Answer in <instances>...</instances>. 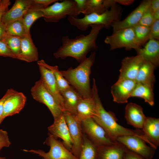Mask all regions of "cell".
I'll return each mask as SVG.
<instances>
[{"mask_svg": "<svg viewBox=\"0 0 159 159\" xmlns=\"http://www.w3.org/2000/svg\"><path fill=\"white\" fill-rule=\"evenodd\" d=\"M90 26L91 30L86 35L81 34L74 38H70L68 36L63 37L62 45L54 53L55 58L64 59L71 57L80 63L87 58L89 52L97 49L96 40L100 30L104 26L99 24Z\"/></svg>", "mask_w": 159, "mask_h": 159, "instance_id": "1", "label": "cell"}, {"mask_svg": "<svg viewBox=\"0 0 159 159\" xmlns=\"http://www.w3.org/2000/svg\"><path fill=\"white\" fill-rule=\"evenodd\" d=\"M92 97L96 105V114L93 117L95 121L100 126L109 136L113 140L116 141L119 137L126 135H134L139 137L150 146L153 145L146 137L142 130H132L125 128L117 122L115 115L111 112L107 111L102 104L98 94L95 80L93 79L92 88Z\"/></svg>", "mask_w": 159, "mask_h": 159, "instance_id": "2", "label": "cell"}, {"mask_svg": "<svg viewBox=\"0 0 159 159\" xmlns=\"http://www.w3.org/2000/svg\"><path fill=\"white\" fill-rule=\"evenodd\" d=\"M96 53L93 51L88 57L81 62L75 68L72 67L61 72L69 85L74 87L83 98L92 97L90 77Z\"/></svg>", "mask_w": 159, "mask_h": 159, "instance_id": "3", "label": "cell"}, {"mask_svg": "<svg viewBox=\"0 0 159 159\" xmlns=\"http://www.w3.org/2000/svg\"><path fill=\"white\" fill-rule=\"evenodd\" d=\"M122 11V7L116 3L110 10L107 9L101 14H91L80 19L69 16L68 19L72 25L82 31L87 30L89 26L95 24L102 25L105 28L108 29L113 22L120 20Z\"/></svg>", "mask_w": 159, "mask_h": 159, "instance_id": "4", "label": "cell"}, {"mask_svg": "<svg viewBox=\"0 0 159 159\" xmlns=\"http://www.w3.org/2000/svg\"><path fill=\"white\" fill-rule=\"evenodd\" d=\"M39 10L42 12L43 18L47 22H57L67 15L77 18L76 4L74 0L56 2L50 6Z\"/></svg>", "mask_w": 159, "mask_h": 159, "instance_id": "5", "label": "cell"}, {"mask_svg": "<svg viewBox=\"0 0 159 159\" xmlns=\"http://www.w3.org/2000/svg\"><path fill=\"white\" fill-rule=\"evenodd\" d=\"M105 42L109 44L110 50L124 48L126 50L134 49L135 51L142 47L136 39L133 27L118 30L105 38Z\"/></svg>", "mask_w": 159, "mask_h": 159, "instance_id": "6", "label": "cell"}, {"mask_svg": "<svg viewBox=\"0 0 159 159\" xmlns=\"http://www.w3.org/2000/svg\"><path fill=\"white\" fill-rule=\"evenodd\" d=\"M81 126L83 133L97 147L112 145L118 143L112 140L92 118L81 122Z\"/></svg>", "mask_w": 159, "mask_h": 159, "instance_id": "7", "label": "cell"}, {"mask_svg": "<svg viewBox=\"0 0 159 159\" xmlns=\"http://www.w3.org/2000/svg\"><path fill=\"white\" fill-rule=\"evenodd\" d=\"M45 143L50 147L48 152L41 150H23L37 154L42 157V159H78L65 148L62 142L55 139L49 133Z\"/></svg>", "mask_w": 159, "mask_h": 159, "instance_id": "8", "label": "cell"}, {"mask_svg": "<svg viewBox=\"0 0 159 159\" xmlns=\"http://www.w3.org/2000/svg\"><path fill=\"white\" fill-rule=\"evenodd\" d=\"M33 98L45 105L52 113L54 120L62 115L63 110L53 97L47 91L40 80L37 81L31 90Z\"/></svg>", "mask_w": 159, "mask_h": 159, "instance_id": "9", "label": "cell"}, {"mask_svg": "<svg viewBox=\"0 0 159 159\" xmlns=\"http://www.w3.org/2000/svg\"><path fill=\"white\" fill-rule=\"evenodd\" d=\"M116 141L144 159H152L156 150L151 146H148L143 139L136 136H122L117 138Z\"/></svg>", "mask_w": 159, "mask_h": 159, "instance_id": "10", "label": "cell"}, {"mask_svg": "<svg viewBox=\"0 0 159 159\" xmlns=\"http://www.w3.org/2000/svg\"><path fill=\"white\" fill-rule=\"evenodd\" d=\"M72 141L71 150L72 153L78 158L83 142V134L81 122L78 120L75 115L64 112H63Z\"/></svg>", "mask_w": 159, "mask_h": 159, "instance_id": "11", "label": "cell"}, {"mask_svg": "<svg viewBox=\"0 0 159 159\" xmlns=\"http://www.w3.org/2000/svg\"><path fill=\"white\" fill-rule=\"evenodd\" d=\"M150 0H143L124 19L113 22L111 25L113 28V32L123 29L133 27L138 24L144 13L150 6Z\"/></svg>", "mask_w": 159, "mask_h": 159, "instance_id": "12", "label": "cell"}, {"mask_svg": "<svg viewBox=\"0 0 159 159\" xmlns=\"http://www.w3.org/2000/svg\"><path fill=\"white\" fill-rule=\"evenodd\" d=\"M136 84L134 80H118L111 88L113 101L120 104L127 102Z\"/></svg>", "mask_w": 159, "mask_h": 159, "instance_id": "13", "label": "cell"}, {"mask_svg": "<svg viewBox=\"0 0 159 159\" xmlns=\"http://www.w3.org/2000/svg\"><path fill=\"white\" fill-rule=\"evenodd\" d=\"M40 74V80L47 91L53 97L64 112L63 99L59 90L52 72L42 65L37 64Z\"/></svg>", "mask_w": 159, "mask_h": 159, "instance_id": "14", "label": "cell"}, {"mask_svg": "<svg viewBox=\"0 0 159 159\" xmlns=\"http://www.w3.org/2000/svg\"><path fill=\"white\" fill-rule=\"evenodd\" d=\"M49 133L54 138L62 139L65 148L71 151L72 141L69 129L63 114L58 118L54 120L53 124L48 128Z\"/></svg>", "mask_w": 159, "mask_h": 159, "instance_id": "15", "label": "cell"}, {"mask_svg": "<svg viewBox=\"0 0 159 159\" xmlns=\"http://www.w3.org/2000/svg\"><path fill=\"white\" fill-rule=\"evenodd\" d=\"M144 61L141 56L137 55L125 58L121 62L118 80H135L138 71Z\"/></svg>", "mask_w": 159, "mask_h": 159, "instance_id": "16", "label": "cell"}, {"mask_svg": "<svg viewBox=\"0 0 159 159\" xmlns=\"http://www.w3.org/2000/svg\"><path fill=\"white\" fill-rule=\"evenodd\" d=\"M33 0H16L9 10L4 15L1 21L5 25L22 19L30 8Z\"/></svg>", "mask_w": 159, "mask_h": 159, "instance_id": "17", "label": "cell"}, {"mask_svg": "<svg viewBox=\"0 0 159 159\" xmlns=\"http://www.w3.org/2000/svg\"><path fill=\"white\" fill-rule=\"evenodd\" d=\"M26 101V97L23 93L16 91L4 102L3 118L19 113L24 107Z\"/></svg>", "mask_w": 159, "mask_h": 159, "instance_id": "18", "label": "cell"}, {"mask_svg": "<svg viewBox=\"0 0 159 159\" xmlns=\"http://www.w3.org/2000/svg\"><path fill=\"white\" fill-rule=\"evenodd\" d=\"M125 116L128 124L138 129L142 128L146 117L143 113L142 107L132 102L126 105Z\"/></svg>", "mask_w": 159, "mask_h": 159, "instance_id": "19", "label": "cell"}, {"mask_svg": "<svg viewBox=\"0 0 159 159\" xmlns=\"http://www.w3.org/2000/svg\"><path fill=\"white\" fill-rule=\"evenodd\" d=\"M137 55L141 56L145 61L150 62L155 67L159 64V41L152 39L136 51Z\"/></svg>", "mask_w": 159, "mask_h": 159, "instance_id": "20", "label": "cell"}, {"mask_svg": "<svg viewBox=\"0 0 159 159\" xmlns=\"http://www.w3.org/2000/svg\"><path fill=\"white\" fill-rule=\"evenodd\" d=\"M63 99L64 112L75 115L77 105L83 98L72 86L61 92Z\"/></svg>", "mask_w": 159, "mask_h": 159, "instance_id": "21", "label": "cell"}, {"mask_svg": "<svg viewBox=\"0 0 159 159\" xmlns=\"http://www.w3.org/2000/svg\"><path fill=\"white\" fill-rule=\"evenodd\" d=\"M127 149L118 142L112 145L98 147L97 159H123Z\"/></svg>", "mask_w": 159, "mask_h": 159, "instance_id": "22", "label": "cell"}, {"mask_svg": "<svg viewBox=\"0 0 159 159\" xmlns=\"http://www.w3.org/2000/svg\"><path fill=\"white\" fill-rule=\"evenodd\" d=\"M96 105L93 97L82 98L78 103L75 116L81 122L89 118H93L96 114Z\"/></svg>", "mask_w": 159, "mask_h": 159, "instance_id": "23", "label": "cell"}, {"mask_svg": "<svg viewBox=\"0 0 159 159\" xmlns=\"http://www.w3.org/2000/svg\"><path fill=\"white\" fill-rule=\"evenodd\" d=\"M37 49L34 44L31 36L21 38L20 60L28 62L37 61Z\"/></svg>", "mask_w": 159, "mask_h": 159, "instance_id": "24", "label": "cell"}, {"mask_svg": "<svg viewBox=\"0 0 159 159\" xmlns=\"http://www.w3.org/2000/svg\"><path fill=\"white\" fill-rule=\"evenodd\" d=\"M142 130L156 149L159 145V119L146 117Z\"/></svg>", "mask_w": 159, "mask_h": 159, "instance_id": "25", "label": "cell"}, {"mask_svg": "<svg viewBox=\"0 0 159 159\" xmlns=\"http://www.w3.org/2000/svg\"><path fill=\"white\" fill-rule=\"evenodd\" d=\"M155 68L151 63L145 61L137 74L135 80L136 83L145 85L153 88L155 82L154 73Z\"/></svg>", "mask_w": 159, "mask_h": 159, "instance_id": "26", "label": "cell"}, {"mask_svg": "<svg viewBox=\"0 0 159 159\" xmlns=\"http://www.w3.org/2000/svg\"><path fill=\"white\" fill-rule=\"evenodd\" d=\"M153 88L147 85L136 83L131 95V97L142 98L151 106L154 104Z\"/></svg>", "mask_w": 159, "mask_h": 159, "instance_id": "27", "label": "cell"}, {"mask_svg": "<svg viewBox=\"0 0 159 159\" xmlns=\"http://www.w3.org/2000/svg\"><path fill=\"white\" fill-rule=\"evenodd\" d=\"M98 147L83 133V142L78 159H97Z\"/></svg>", "mask_w": 159, "mask_h": 159, "instance_id": "28", "label": "cell"}, {"mask_svg": "<svg viewBox=\"0 0 159 159\" xmlns=\"http://www.w3.org/2000/svg\"><path fill=\"white\" fill-rule=\"evenodd\" d=\"M37 64L42 65L52 72L60 93L70 87L71 85L64 77L61 71L59 70L57 66H50L47 64L43 59L38 61Z\"/></svg>", "mask_w": 159, "mask_h": 159, "instance_id": "29", "label": "cell"}, {"mask_svg": "<svg viewBox=\"0 0 159 159\" xmlns=\"http://www.w3.org/2000/svg\"><path fill=\"white\" fill-rule=\"evenodd\" d=\"M6 34L20 38L31 36L27 33L22 19L6 25Z\"/></svg>", "mask_w": 159, "mask_h": 159, "instance_id": "30", "label": "cell"}, {"mask_svg": "<svg viewBox=\"0 0 159 159\" xmlns=\"http://www.w3.org/2000/svg\"><path fill=\"white\" fill-rule=\"evenodd\" d=\"M108 9L105 4L104 0H86L84 14L85 15L93 13L101 14Z\"/></svg>", "mask_w": 159, "mask_h": 159, "instance_id": "31", "label": "cell"}, {"mask_svg": "<svg viewBox=\"0 0 159 159\" xmlns=\"http://www.w3.org/2000/svg\"><path fill=\"white\" fill-rule=\"evenodd\" d=\"M1 40L20 60L21 38L6 34Z\"/></svg>", "mask_w": 159, "mask_h": 159, "instance_id": "32", "label": "cell"}, {"mask_svg": "<svg viewBox=\"0 0 159 159\" xmlns=\"http://www.w3.org/2000/svg\"><path fill=\"white\" fill-rule=\"evenodd\" d=\"M43 17L42 12L39 9H30L25 14L22 19L29 35L31 36L30 29L33 23L38 19Z\"/></svg>", "mask_w": 159, "mask_h": 159, "instance_id": "33", "label": "cell"}, {"mask_svg": "<svg viewBox=\"0 0 159 159\" xmlns=\"http://www.w3.org/2000/svg\"><path fill=\"white\" fill-rule=\"evenodd\" d=\"M133 27L138 43L141 47L144 46L150 39V27L138 24Z\"/></svg>", "mask_w": 159, "mask_h": 159, "instance_id": "34", "label": "cell"}, {"mask_svg": "<svg viewBox=\"0 0 159 159\" xmlns=\"http://www.w3.org/2000/svg\"><path fill=\"white\" fill-rule=\"evenodd\" d=\"M153 12L154 11L150 6L144 13L138 24L145 26L150 27L154 21L153 17Z\"/></svg>", "mask_w": 159, "mask_h": 159, "instance_id": "35", "label": "cell"}, {"mask_svg": "<svg viewBox=\"0 0 159 159\" xmlns=\"http://www.w3.org/2000/svg\"><path fill=\"white\" fill-rule=\"evenodd\" d=\"M0 56L8 57L18 59L17 56L1 40H0Z\"/></svg>", "mask_w": 159, "mask_h": 159, "instance_id": "36", "label": "cell"}, {"mask_svg": "<svg viewBox=\"0 0 159 159\" xmlns=\"http://www.w3.org/2000/svg\"><path fill=\"white\" fill-rule=\"evenodd\" d=\"M159 39V20L155 21L150 27V39Z\"/></svg>", "mask_w": 159, "mask_h": 159, "instance_id": "37", "label": "cell"}, {"mask_svg": "<svg viewBox=\"0 0 159 159\" xmlns=\"http://www.w3.org/2000/svg\"><path fill=\"white\" fill-rule=\"evenodd\" d=\"M11 144L7 132L0 129V150L4 147H8Z\"/></svg>", "mask_w": 159, "mask_h": 159, "instance_id": "38", "label": "cell"}, {"mask_svg": "<svg viewBox=\"0 0 159 159\" xmlns=\"http://www.w3.org/2000/svg\"><path fill=\"white\" fill-rule=\"evenodd\" d=\"M16 91L13 89L10 88L7 90L5 94L0 99V120H4L3 118L4 106L6 99L11 95L14 93Z\"/></svg>", "mask_w": 159, "mask_h": 159, "instance_id": "39", "label": "cell"}, {"mask_svg": "<svg viewBox=\"0 0 159 159\" xmlns=\"http://www.w3.org/2000/svg\"><path fill=\"white\" fill-rule=\"evenodd\" d=\"M10 4L9 0H0V21H1L4 15L9 10V6Z\"/></svg>", "mask_w": 159, "mask_h": 159, "instance_id": "40", "label": "cell"}, {"mask_svg": "<svg viewBox=\"0 0 159 159\" xmlns=\"http://www.w3.org/2000/svg\"><path fill=\"white\" fill-rule=\"evenodd\" d=\"M123 159H144L138 155L127 150L125 151Z\"/></svg>", "mask_w": 159, "mask_h": 159, "instance_id": "41", "label": "cell"}, {"mask_svg": "<svg viewBox=\"0 0 159 159\" xmlns=\"http://www.w3.org/2000/svg\"><path fill=\"white\" fill-rule=\"evenodd\" d=\"M34 2L38 4L42 9L45 8L52 3H55L58 0H34Z\"/></svg>", "mask_w": 159, "mask_h": 159, "instance_id": "42", "label": "cell"}, {"mask_svg": "<svg viewBox=\"0 0 159 159\" xmlns=\"http://www.w3.org/2000/svg\"><path fill=\"white\" fill-rule=\"evenodd\" d=\"M6 34V25L0 21V40H1Z\"/></svg>", "mask_w": 159, "mask_h": 159, "instance_id": "43", "label": "cell"}, {"mask_svg": "<svg viewBox=\"0 0 159 159\" xmlns=\"http://www.w3.org/2000/svg\"><path fill=\"white\" fill-rule=\"evenodd\" d=\"M150 6L154 11L159 9V0H151Z\"/></svg>", "mask_w": 159, "mask_h": 159, "instance_id": "44", "label": "cell"}, {"mask_svg": "<svg viewBox=\"0 0 159 159\" xmlns=\"http://www.w3.org/2000/svg\"><path fill=\"white\" fill-rule=\"evenodd\" d=\"M116 3L122 5H129L132 4L134 1V0H115Z\"/></svg>", "mask_w": 159, "mask_h": 159, "instance_id": "45", "label": "cell"}, {"mask_svg": "<svg viewBox=\"0 0 159 159\" xmlns=\"http://www.w3.org/2000/svg\"><path fill=\"white\" fill-rule=\"evenodd\" d=\"M153 17L154 21L159 20V9L154 11Z\"/></svg>", "mask_w": 159, "mask_h": 159, "instance_id": "46", "label": "cell"}, {"mask_svg": "<svg viewBox=\"0 0 159 159\" xmlns=\"http://www.w3.org/2000/svg\"><path fill=\"white\" fill-rule=\"evenodd\" d=\"M0 159H6L5 157H0Z\"/></svg>", "mask_w": 159, "mask_h": 159, "instance_id": "47", "label": "cell"}, {"mask_svg": "<svg viewBox=\"0 0 159 159\" xmlns=\"http://www.w3.org/2000/svg\"><path fill=\"white\" fill-rule=\"evenodd\" d=\"M4 120H0V124H1V123Z\"/></svg>", "mask_w": 159, "mask_h": 159, "instance_id": "48", "label": "cell"}]
</instances>
